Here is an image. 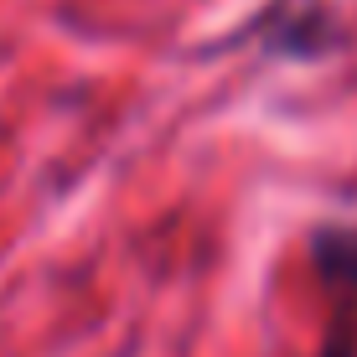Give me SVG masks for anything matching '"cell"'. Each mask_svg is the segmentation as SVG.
I'll return each instance as SVG.
<instances>
[{
  "label": "cell",
  "mask_w": 357,
  "mask_h": 357,
  "mask_svg": "<svg viewBox=\"0 0 357 357\" xmlns=\"http://www.w3.org/2000/svg\"><path fill=\"white\" fill-rule=\"evenodd\" d=\"M311 264L326 295L337 301V321L326 331L321 357H357V228L326 223L311 233Z\"/></svg>",
  "instance_id": "1"
},
{
  "label": "cell",
  "mask_w": 357,
  "mask_h": 357,
  "mask_svg": "<svg viewBox=\"0 0 357 357\" xmlns=\"http://www.w3.org/2000/svg\"><path fill=\"white\" fill-rule=\"evenodd\" d=\"M264 42L269 52H290V57H321L342 42V26L331 21L326 6L305 0V6H275L264 21Z\"/></svg>",
  "instance_id": "2"
}]
</instances>
